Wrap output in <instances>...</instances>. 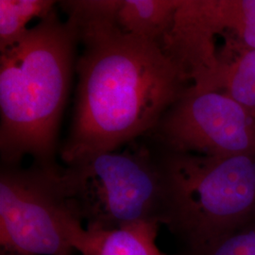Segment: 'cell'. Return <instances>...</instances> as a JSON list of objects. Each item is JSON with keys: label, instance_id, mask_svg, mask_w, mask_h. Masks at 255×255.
<instances>
[{"label": "cell", "instance_id": "obj_1", "mask_svg": "<svg viewBox=\"0 0 255 255\" xmlns=\"http://www.w3.org/2000/svg\"><path fill=\"white\" fill-rule=\"evenodd\" d=\"M60 3L83 46L73 121L61 148L67 164L149 135L190 86L160 44L119 27L121 0Z\"/></svg>", "mask_w": 255, "mask_h": 255}, {"label": "cell", "instance_id": "obj_2", "mask_svg": "<svg viewBox=\"0 0 255 255\" xmlns=\"http://www.w3.org/2000/svg\"><path fill=\"white\" fill-rule=\"evenodd\" d=\"M78 40L56 10L0 51L1 164L56 163L59 127L76 68Z\"/></svg>", "mask_w": 255, "mask_h": 255}, {"label": "cell", "instance_id": "obj_3", "mask_svg": "<svg viewBox=\"0 0 255 255\" xmlns=\"http://www.w3.org/2000/svg\"><path fill=\"white\" fill-rule=\"evenodd\" d=\"M164 226L181 250L255 227V154L210 157L165 151Z\"/></svg>", "mask_w": 255, "mask_h": 255}, {"label": "cell", "instance_id": "obj_4", "mask_svg": "<svg viewBox=\"0 0 255 255\" xmlns=\"http://www.w3.org/2000/svg\"><path fill=\"white\" fill-rule=\"evenodd\" d=\"M60 178L87 230H110L139 221L164 225L166 178L162 157L138 140L65 164Z\"/></svg>", "mask_w": 255, "mask_h": 255}, {"label": "cell", "instance_id": "obj_5", "mask_svg": "<svg viewBox=\"0 0 255 255\" xmlns=\"http://www.w3.org/2000/svg\"><path fill=\"white\" fill-rule=\"evenodd\" d=\"M62 166H0V255L85 254L89 234L64 192Z\"/></svg>", "mask_w": 255, "mask_h": 255}, {"label": "cell", "instance_id": "obj_6", "mask_svg": "<svg viewBox=\"0 0 255 255\" xmlns=\"http://www.w3.org/2000/svg\"><path fill=\"white\" fill-rule=\"evenodd\" d=\"M149 135L169 152L255 154V116L225 93L189 87Z\"/></svg>", "mask_w": 255, "mask_h": 255}, {"label": "cell", "instance_id": "obj_7", "mask_svg": "<svg viewBox=\"0 0 255 255\" xmlns=\"http://www.w3.org/2000/svg\"><path fill=\"white\" fill-rule=\"evenodd\" d=\"M224 31L218 0H182L161 46L191 87L220 91L226 64L217 53L216 37Z\"/></svg>", "mask_w": 255, "mask_h": 255}, {"label": "cell", "instance_id": "obj_8", "mask_svg": "<svg viewBox=\"0 0 255 255\" xmlns=\"http://www.w3.org/2000/svg\"><path fill=\"white\" fill-rule=\"evenodd\" d=\"M182 0H121L117 21L127 34L162 44Z\"/></svg>", "mask_w": 255, "mask_h": 255}, {"label": "cell", "instance_id": "obj_9", "mask_svg": "<svg viewBox=\"0 0 255 255\" xmlns=\"http://www.w3.org/2000/svg\"><path fill=\"white\" fill-rule=\"evenodd\" d=\"M160 223L139 221L110 230H87L89 244L83 255H166L156 240Z\"/></svg>", "mask_w": 255, "mask_h": 255}, {"label": "cell", "instance_id": "obj_10", "mask_svg": "<svg viewBox=\"0 0 255 255\" xmlns=\"http://www.w3.org/2000/svg\"><path fill=\"white\" fill-rule=\"evenodd\" d=\"M55 6L52 0H0V51L18 43L29 29L27 24L46 18Z\"/></svg>", "mask_w": 255, "mask_h": 255}, {"label": "cell", "instance_id": "obj_11", "mask_svg": "<svg viewBox=\"0 0 255 255\" xmlns=\"http://www.w3.org/2000/svg\"><path fill=\"white\" fill-rule=\"evenodd\" d=\"M222 89L255 116V49H242L227 63Z\"/></svg>", "mask_w": 255, "mask_h": 255}, {"label": "cell", "instance_id": "obj_12", "mask_svg": "<svg viewBox=\"0 0 255 255\" xmlns=\"http://www.w3.org/2000/svg\"><path fill=\"white\" fill-rule=\"evenodd\" d=\"M225 31L238 38L243 49H255V0H218Z\"/></svg>", "mask_w": 255, "mask_h": 255}, {"label": "cell", "instance_id": "obj_13", "mask_svg": "<svg viewBox=\"0 0 255 255\" xmlns=\"http://www.w3.org/2000/svg\"><path fill=\"white\" fill-rule=\"evenodd\" d=\"M174 255H255V227L222 238L207 246L181 250Z\"/></svg>", "mask_w": 255, "mask_h": 255}]
</instances>
